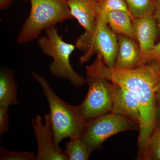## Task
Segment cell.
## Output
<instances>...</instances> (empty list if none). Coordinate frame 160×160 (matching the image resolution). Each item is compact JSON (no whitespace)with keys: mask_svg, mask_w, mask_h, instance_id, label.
I'll use <instances>...</instances> for the list:
<instances>
[{"mask_svg":"<svg viewBox=\"0 0 160 160\" xmlns=\"http://www.w3.org/2000/svg\"><path fill=\"white\" fill-rule=\"evenodd\" d=\"M87 76L100 77L127 88L137 99L140 114L138 159L145 160L146 149L156 128L157 92L160 82V62L154 61L132 70L109 68L97 54L86 67Z\"/></svg>","mask_w":160,"mask_h":160,"instance_id":"1","label":"cell"},{"mask_svg":"<svg viewBox=\"0 0 160 160\" xmlns=\"http://www.w3.org/2000/svg\"><path fill=\"white\" fill-rule=\"evenodd\" d=\"M32 77L39 84L48 101L55 145L59 149L64 139L79 137L86 122L81 116L78 106L64 102L56 94L45 78L35 72Z\"/></svg>","mask_w":160,"mask_h":160,"instance_id":"2","label":"cell"},{"mask_svg":"<svg viewBox=\"0 0 160 160\" xmlns=\"http://www.w3.org/2000/svg\"><path fill=\"white\" fill-rule=\"evenodd\" d=\"M31 10L17 42L22 44L38 39L43 30L74 18L65 0H29Z\"/></svg>","mask_w":160,"mask_h":160,"instance_id":"3","label":"cell"},{"mask_svg":"<svg viewBox=\"0 0 160 160\" xmlns=\"http://www.w3.org/2000/svg\"><path fill=\"white\" fill-rule=\"evenodd\" d=\"M44 30L46 35L38 38V44L44 55L52 58L53 60L49 66L51 74L69 80L75 87L84 86L86 83V79L73 70L70 62V56L76 46L64 42L55 26Z\"/></svg>","mask_w":160,"mask_h":160,"instance_id":"4","label":"cell"},{"mask_svg":"<svg viewBox=\"0 0 160 160\" xmlns=\"http://www.w3.org/2000/svg\"><path fill=\"white\" fill-rule=\"evenodd\" d=\"M131 130H140V126L131 119L110 112L86 122L79 137L90 154L101 149L103 143L114 135Z\"/></svg>","mask_w":160,"mask_h":160,"instance_id":"5","label":"cell"},{"mask_svg":"<svg viewBox=\"0 0 160 160\" xmlns=\"http://www.w3.org/2000/svg\"><path fill=\"white\" fill-rule=\"evenodd\" d=\"M76 47L84 51L80 58V63L86 62L95 53L101 56L104 64L114 67L118 51L117 34L109 27L106 17L102 14L98 18L96 28L91 38L84 42H76Z\"/></svg>","mask_w":160,"mask_h":160,"instance_id":"6","label":"cell"},{"mask_svg":"<svg viewBox=\"0 0 160 160\" xmlns=\"http://www.w3.org/2000/svg\"><path fill=\"white\" fill-rule=\"evenodd\" d=\"M86 81L89 86L88 92L78 108L82 117L87 122L111 112L112 98L108 80L100 77L88 76Z\"/></svg>","mask_w":160,"mask_h":160,"instance_id":"7","label":"cell"},{"mask_svg":"<svg viewBox=\"0 0 160 160\" xmlns=\"http://www.w3.org/2000/svg\"><path fill=\"white\" fill-rule=\"evenodd\" d=\"M36 116L32 120V126L36 139L38 152L36 160H68L65 152L55 145L53 130L49 113Z\"/></svg>","mask_w":160,"mask_h":160,"instance_id":"8","label":"cell"},{"mask_svg":"<svg viewBox=\"0 0 160 160\" xmlns=\"http://www.w3.org/2000/svg\"><path fill=\"white\" fill-rule=\"evenodd\" d=\"M73 18L77 19L85 29V33L78 39V42L89 39L94 34L98 18L100 14V3L97 0H65Z\"/></svg>","mask_w":160,"mask_h":160,"instance_id":"9","label":"cell"},{"mask_svg":"<svg viewBox=\"0 0 160 160\" xmlns=\"http://www.w3.org/2000/svg\"><path fill=\"white\" fill-rule=\"evenodd\" d=\"M109 82L112 98L111 112L129 118L140 126L141 118L137 99L127 88Z\"/></svg>","mask_w":160,"mask_h":160,"instance_id":"10","label":"cell"},{"mask_svg":"<svg viewBox=\"0 0 160 160\" xmlns=\"http://www.w3.org/2000/svg\"><path fill=\"white\" fill-rule=\"evenodd\" d=\"M119 49L114 66L132 70L140 66V49L136 40L124 35L117 34Z\"/></svg>","mask_w":160,"mask_h":160,"instance_id":"11","label":"cell"},{"mask_svg":"<svg viewBox=\"0 0 160 160\" xmlns=\"http://www.w3.org/2000/svg\"><path fill=\"white\" fill-rule=\"evenodd\" d=\"M132 22L141 58L155 45L158 33L157 24L153 15L135 18Z\"/></svg>","mask_w":160,"mask_h":160,"instance_id":"12","label":"cell"},{"mask_svg":"<svg viewBox=\"0 0 160 160\" xmlns=\"http://www.w3.org/2000/svg\"><path fill=\"white\" fill-rule=\"evenodd\" d=\"M18 98V87L14 73L7 67H4L0 72V107L19 106Z\"/></svg>","mask_w":160,"mask_h":160,"instance_id":"13","label":"cell"},{"mask_svg":"<svg viewBox=\"0 0 160 160\" xmlns=\"http://www.w3.org/2000/svg\"><path fill=\"white\" fill-rule=\"evenodd\" d=\"M106 18L115 33L124 35L137 41L132 22L134 18L131 15L125 11H112L106 15Z\"/></svg>","mask_w":160,"mask_h":160,"instance_id":"14","label":"cell"},{"mask_svg":"<svg viewBox=\"0 0 160 160\" xmlns=\"http://www.w3.org/2000/svg\"><path fill=\"white\" fill-rule=\"evenodd\" d=\"M64 152L68 160H88L91 155L80 137L70 139Z\"/></svg>","mask_w":160,"mask_h":160,"instance_id":"15","label":"cell"},{"mask_svg":"<svg viewBox=\"0 0 160 160\" xmlns=\"http://www.w3.org/2000/svg\"><path fill=\"white\" fill-rule=\"evenodd\" d=\"M134 18L152 15L154 10L152 0H125Z\"/></svg>","mask_w":160,"mask_h":160,"instance_id":"16","label":"cell"},{"mask_svg":"<svg viewBox=\"0 0 160 160\" xmlns=\"http://www.w3.org/2000/svg\"><path fill=\"white\" fill-rule=\"evenodd\" d=\"M145 160H160V127L155 129L149 140Z\"/></svg>","mask_w":160,"mask_h":160,"instance_id":"17","label":"cell"},{"mask_svg":"<svg viewBox=\"0 0 160 160\" xmlns=\"http://www.w3.org/2000/svg\"><path fill=\"white\" fill-rule=\"evenodd\" d=\"M100 14L106 17V15L110 12L117 10L126 12L132 16L125 0H103L100 3Z\"/></svg>","mask_w":160,"mask_h":160,"instance_id":"18","label":"cell"},{"mask_svg":"<svg viewBox=\"0 0 160 160\" xmlns=\"http://www.w3.org/2000/svg\"><path fill=\"white\" fill-rule=\"evenodd\" d=\"M1 160H36V156L32 152H13L0 147Z\"/></svg>","mask_w":160,"mask_h":160,"instance_id":"19","label":"cell"},{"mask_svg":"<svg viewBox=\"0 0 160 160\" xmlns=\"http://www.w3.org/2000/svg\"><path fill=\"white\" fill-rule=\"evenodd\" d=\"M154 61L160 62V42L143 55L140 59V66Z\"/></svg>","mask_w":160,"mask_h":160,"instance_id":"20","label":"cell"},{"mask_svg":"<svg viewBox=\"0 0 160 160\" xmlns=\"http://www.w3.org/2000/svg\"><path fill=\"white\" fill-rule=\"evenodd\" d=\"M9 107H0V135L1 137L9 130Z\"/></svg>","mask_w":160,"mask_h":160,"instance_id":"21","label":"cell"},{"mask_svg":"<svg viewBox=\"0 0 160 160\" xmlns=\"http://www.w3.org/2000/svg\"><path fill=\"white\" fill-rule=\"evenodd\" d=\"M154 3V10L153 16L156 21L158 33L160 34V0H152Z\"/></svg>","mask_w":160,"mask_h":160,"instance_id":"22","label":"cell"},{"mask_svg":"<svg viewBox=\"0 0 160 160\" xmlns=\"http://www.w3.org/2000/svg\"><path fill=\"white\" fill-rule=\"evenodd\" d=\"M157 99V104L156 128H157L160 127V82L158 89Z\"/></svg>","mask_w":160,"mask_h":160,"instance_id":"23","label":"cell"},{"mask_svg":"<svg viewBox=\"0 0 160 160\" xmlns=\"http://www.w3.org/2000/svg\"><path fill=\"white\" fill-rule=\"evenodd\" d=\"M14 0H0V8L1 10L6 9Z\"/></svg>","mask_w":160,"mask_h":160,"instance_id":"24","label":"cell"},{"mask_svg":"<svg viewBox=\"0 0 160 160\" xmlns=\"http://www.w3.org/2000/svg\"><path fill=\"white\" fill-rule=\"evenodd\" d=\"M97 1H98V2L99 3H101V2H102V1H103V0H97Z\"/></svg>","mask_w":160,"mask_h":160,"instance_id":"25","label":"cell"},{"mask_svg":"<svg viewBox=\"0 0 160 160\" xmlns=\"http://www.w3.org/2000/svg\"><path fill=\"white\" fill-rule=\"evenodd\" d=\"M23 1H28V0H23Z\"/></svg>","mask_w":160,"mask_h":160,"instance_id":"26","label":"cell"}]
</instances>
